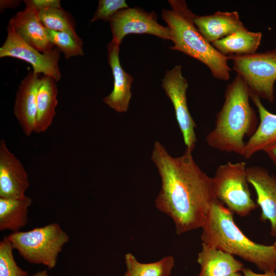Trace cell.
<instances>
[{
  "instance_id": "6da1fadb",
  "label": "cell",
  "mask_w": 276,
  "mask_h": 276,
  "mask_svg": "<svg viewBox=\"0 0 276 276\" xmlns=\"http://www.w3.org/2000/svg\"><path fill=\"white\" fill-rule=\"evenodd\" d=\"M192 153L186 149L182 155L173 157L156 142L151 155L161 179L155 206L172 219L177 235L201 228L217 199L213 178L196 164Z\"/></svg>"
},
{
  "instance_id": "7a4b0ae2",
  "label": "cell",
  "mask_w": 276,
  "mask_h": 276,
  "mask_svg": "<svg viewBox=\"0 0 276 276\" xmlns=\"http://www.w3.org/2000/svg\"><path fill=\"white\" fill-rule=\"evenodd\" d=\"M224 97L215 127L206 136V143L220 151L244 156V138L255 133L258 119L249 102V89L239 75L227 85Z\"/></svg>"
},
{
  "instance_id": "3957f363",
  "label": "cell",
  "mask_w": 276,
  "mask_h": 276,
  "mask_svg": "<svg viewBox=\"0 0 276 276\" xmlns=\"http://www.w3.org/2000/svg\"><path fill=\"white\" fill-rule=\"evenodd\" d=\"M233 213L218 199L202 226V243L253 263L264 272H275L276 247L248 238L234 222Z\"/></svg>"
},
{
  "instance_id": "277c9868",
  "label": "cell",
  "mask_w": 276,
  "mask_h": 276,
  "mask_svg": "<svg viewBox=\"0 0 276 276\" xmlns=\"http://www.w3.org/2000/svg\"><path fill=\"white\" fill-rule=\"evenodd\" d=\"M171 9L162 11L167 24L174 45L171 50L181 52L204 64L216 79L227 81L231 69L229 58L220 53L201 34L194 22L195 16L185 1H168Z\"/></svg>"
},
{
  "instance_id": "5b68a950",
  "label": "cell",
  "mask_w": 276,
  "mask_h": 276,
  "mask_svg": "<svg viewBox=\"0 0 276 276\" xmlns=\"http://www.w3.org/2000/svg\"><path fill=\"white\" fill-rule=\"evenodd\" d=\"M14 249L30 263L55 267L59 254L69 237L58 223H51L27 232H16L8 236Z\"/></svg>"
},
{
  "instance_id": "8992f818",
  "label": "cell",
  "mask_w": 276,
  "mask_h": 276,
  "mask_svg": "<svg viewBox=\"0 0 276 276\" xmlns=\"http://www.w3.org/2000/svg\"><path fill=\"white\" fill-rule=\"evenodd\" d=\"M213 178L217 199L233 213L245 217L257 208L248 188L245 162H228L220 165Z\"/></svg>"
},
{
  "instance_id": "52a82bcc",
  "label": "cell",
  "mask_w": 276,
  "mask_h": 276,
  "mask_svg": "<svg viewBox=\"0 0 276 276\" xmlns=\"http://www.w3.org/2000/svg\"><path fill=\"white\" fill-rule=\"evenodd\" d=\"M233 68L244 80L250 95L273 102L276 81V48L247 55L227 56Z\"/></svg>"
},
{
  "instance_id": "ba28073f",
  "label": "cell",
  "mask_w": 276,
  "mask_h": 276,
  "mask_svg": "<svg viewBox=\"0 0 276 276\" xmlns=\"http://www.w3.org/2000/svg\"><path fill=\"white\" fill-rule=\"evenodd\" d=\"M162 81L163 88L173 106L186 149L193 152L197 142L196 124L189 110L187 98L188 83L182 75L181 66L175 65L167 71Z\"/></svg>"
},
{
  "instance_id": "9c48e42d",
  "label": "cell",
  "mask_w": 276,
  "mask_h": 276,
  "mask_svg": "<svg viewBox=\"0 0 276 276\" xmlns=\"http://www.w3.org/2000/svg\"><path fill=\"white\" fill-rule=\"evenodd\" d=\"M55 48L42 53L25 42L10 26L7 27L6 39L0 48V57H12L30 64L36 73L50 76L56 82L61 77L58 62L60 53Z\"/></svg>"
},
{
  "instance_id": "30bf717a",
  "label": "cell",
  "mask_w": 276,
  "mask_h": 276,
  "mask_svg": "<svg viewBox=\"0 0 276 276\" xmlns=\"http://www.w3.org/2000/svg\"><path fill=\"white\" fill-rule=\"evenodd\" d=\"M154 11L147 12L139 7L120 10L109 20L112 40L122 43L129 34H148L164 40H171L169 28L160 25Z\"/></svg>"
},
{
  "instance_id": "8fae6325",
  "label": "cell",
  "mask_w": 276,
  "mask_h": 276,
  "mask_svg": "<svg viewBox=\"0 0 276 276\" xmlns=\"http://www.w3.org/2000/svg\"><path fill=\"white\" fill-rule=\"evenodd\" d=\"M26 7L9 21L8 26L27 43L42 53L52 51L55 47L49 40L47 28L41 21L38 11L30 0L24 1Z\"/></svg>"
},
{
  "instance_id": "7c38bea8",
  "label": "cell",
  "mask_w": 276,
  "mask_h": 276,
  "mask_svg": "<svg viewBox=\"0 0 276 276\" xmlns=\"http://www.w3.org/2000/svg\"><path fill=\"white\" fill-rule=\"evenodd\" d=\"M29 186L28 176L22 164L0 141V197L20 198L25 196Z\"/></svg>"
},
{
  "instance_id": "4fadbf2b",
  "label": "cell",
  "mask_w": 276,
  "mask_h": 276,
  "mask_svg": "<svg viewBox=\"0 0 276 276\" xmlns=\"http://www.w3.org/2000/svg\"><path fill=\"white\" fill-rule=\"evenodd\" d=\"M247 176L257 194V203L261 209L260 219L268 220L270 234L276 236V177L264 168L252 166L247 167Z\"/></svg>"
},
{
  "instance_id": "5bb4252c",
  "label": "cell",
  "mask_w": 276,
  "mask_h": 276,
  "mask_svg": "<svg viewBox=\"0 0 276 276\" xmlns=\"http://www.w3.org/2000/svg\"><path fill=\"white\" fill-rule=\"evenodd\" d=\"M120 44L112 40L107 44L108 64L113 77V87L103 102L117 112H126L131 98L133 77L122 67L119 59Z\"/></svg>"
},
{
  "instance_id": "9a60e30c",
  "label": "cell",
  "mask_w": 276,
  "mask_h": 276,
  "mask_svg": "<svg viewBox=\"0 0 276 276\" xmlns=\"http://www.w3.org/2000/svg\"><path fill=\"white\" fill-rule=\"evenodd\" d=\"M41 74L28 73L20 83L14 105L13 113L24 133L29 136L34 132L37 113V96Z\"/></svg>"
},
{
  "instance_id": "2e32d148",
  "label": "cell",
  "mask_w": 276,
  "mask_h": 276,
  "mask_svg": "<svg viewBox=\"0 0 276 276\" xmlns=\"http://www.w3.org/2000/svg\"><path fill=\"white\" fill-rule=\"evenodd\" d=\"M194 22L203 36L211 44L245 28L237 11H217L213 14L198 16Z\"/></svg>"
},
{
  "instance_id": "e0dca14e",
  "label": "cell",
  "mask_w": 276,
  "mask_h": 276,
  "mask_svg": "<svg viewBox=\"0 0 276 276\" xmlns=\"http://www.w3.org/2000/svg\"><path fill=\"white\" fill-rule=\"evenodd\" d=\"M201 246L197 259L200 266L198 276H228L244 268L243 264L232 255L204 243Z\"/></svg>"
},
{
  "instance_id": "ac0fdd59",
  "label": "cell",
  "mask_w": 276,
  "mask_h": 276,
  "mask_svg": "<svg viewBox=\"0 0 276 276\" xmlns=\"http://www.w3.org/2000/svg\"><path fill=\"white\" fill-rule=\"evenodd\" d=\"M250 98L258 109L260 121L256 131L246 142L243 156L246 159L276 142V114L269 111L259 97L250 95Z\"/></svg>"
},
{
  "instance_id": "d6986e66",
  "label": "cell",
  "mask_w": 276,
  "mask_h": 276,
  "mask_svg": "<svg viewBox=\"0 0 276 276\" xmlns=\"http://www.w3.org/2000/svg\"><path fill=\"white\" fill-rule=\"evenodd\" d=\"M57 94L56 81L50 76H41L37 96L35 132H43L52 124L56 115Z\"/></svg>"
},
{
  "instance_id": "ffe728a7",
  "label": "cell",
  "mask_w": 276,
  "mask_h": 276,
  "mask_svg": "<svg viewBox=\"0 0 276 276\" xmlns=\"http://www.w3.org/2000/svg\"><path fill=\"white\" fill-rule=\"evenodd\" d=\"M262 37L261 32H251L246 28L212 43L223 55H247L256 53Z\"/></svg>"
},
{
  "instance_id": "44dd1931",
  "label": "cell",
  "mask_w": 276,
  "mask_h": 276,
  "mask_svg": "<svg viewBox=\"0 0 276 276\" xmlns=\"http://www.w3.org/2000/svg\"><path fill=\"white\" fill-rule=\"evenodd\" d=\"M31 203L32 199L27 196L15 199L0 197V230L14 233L25 226Z\"/></svg>"
},
{
  "instance_id": "7402d4cb",
  "label": "cell",
  "mask_w": 276,
  "mask_h": 276,
  "mask_svg": "<svg viewBox=\"0 0 276 276\" xmlns=\"http://www.w3.org/2000/svg\"><path fill=\"white\" fill-rule=\"evenodd\" d=\"M125 276H170L175 265L173 256L165 257L156 262L141 263L131 253L125 255Z\"/></svg>"
},
{
  "instance_id": "603a6c76",
  "label": "cell",
  "mask_w": 276,
  "mask_h": 276,
  "mask_svg": "<svg viewBox=\"0 0 276 276\" xmlns=\"http://www.w3.org/2000/svg\"><path fill=\"white\" fill-rule=\"evenodd\" d=\"M39 17L48 29L70 34L78 42L83 44L78 35L72 16L62 8H51L38 11Z\"/></svg>"
},
{
  "instance_id": "cb8c5ba5",
  "label": "cell",
  "mask_w": 276,
  "mask_h": 276,
  "mask_svg": "<svg viewBox=\"0 0 276 276\" xmlns=\"http://www.w3.org/2000/svg\"><path fill=\"white\" fill-rule=\"evenodd\" d=\"M50 42L62 52L65 58L83 56V44L78 42L70 34L47 29Z\"/></svg>"
},
{
  "instance_id": "d4e9b609",
  "label": "cell",
  "mask_w": 276,
  "mask_h": 276,
  "mask_svg": "<svg viewBox=\"0 0 276 276\" xmlns=\"http://www.w3.org/2000/svg\"><path fill=\"white\" fill-rule=\"evenodd\" d=\"M13 249L8 237L0 242V276H28V272L16 264L13 255Z\"/></svg>"
},
{
  "instance_id": "484cf974",
  "label": "cell",
  "mask_w": 276,
  "mask_h": 276,
  "mask_svg": "<svg viewBox=\"0 0 276 276\" xmlns=\"http://www.w3.org/2000/svg\"><path fill=\"white\" fill-rule=\"evenodd\" d=\"M128 8L124 0H100L90 22L99 20L109 21L120 10Z\"/></svg>"
},
{
  "instance_id": "4316f807",
  "label": "cell",
  "mask_w": 276,
  "mask_h": 276,
  "mask_svg": "<svg viewBox=\"0 0 276 276\" xmlns=\"http://www.w3.org/2000/svg\"><path fill=\"white\" fill-rule=\"evenodd\" d=\"M30 2L37 11L51 8H61L59 0H30Z\"/></svg>"
},
{
  "instance_id": "83f0119b",
  "label": "cell",
  "mask_w": 276,
  "mask_h": 276,
  "mask_svg": "<svg viewBox=\"0 0 276 276\" xmlns=\"http://www.w3.org/2000/svg\"><path fill=\"white\" fill-rule=\"evenodd\" d=\"M20 1L16 0H1L0 10L1 11L8 8H15L20 4Z\"/></svg>"
},
{
  "instance_id": "f1b7e54d",
  "label": "cell",
  "mask_w": 276,
  "mask_h": 276,
  "mask_svg": "<svg viewBox=\"0 0 276 276\" xmlns=\"http://www.w3.org/2000/svg\"><path fill=\"white\" fill-rule=\"evenodd\" d=\"M263 151L272 162L276 165V142L265 148Z\"/></svg>"
},
{
  "instance_id": "f546056e",
  "label": "cell",
  "mask_w": 276,
  "mask_h": 276,
  "mask_svg": "<svg viewBox=\"0 0 276 276\" xmlns=\"http://www.w3.org/2000/svg\"><path fill=\"white\" fill-rule=\"evenodd\" d=\"M243 276H276L275 272H264L257 273L249 268H244L242 270Z\"/></svg>"
},
{
  "instance_id": "4dcf8cb0",
  "label": "cell",
  "mask_w": 276,
  "mask_h": 276,
  "mask_svg": "<svg viewBox=\"0 0 276 276\" xmlns=\"http://www.w3.org/2000/svg\"><path fill=\"white\" fill-rule=\"evenodd\" d=\"M32 276H49V275L46 270H43L36 273Z\"/></svg>"
},
{
  "instance_id": "1f68e13d",
  "label": "cell",
  "mask_w": 276,
  "mask_h": 276,
  "mask_svg": "<svg viewBox=\"0 0 276 276\" xmlns=\"http://www.w3.org/2000/svg\"><path fill=\"white\" fill-rule=\"evenodd\" d=\"M228 276H243V274L239 272H237V273L232 274L229 275H228Z\"/></svg>"
},
{
  "instance_id": "d6a6232c",
  "label": "cell",
  "mask_w": 276,
  "mask_h": 276,
  "mask_svg": "<svg viewBox=\"0 0 276 276\" xmlns=\"http://www.w3.org/2000/svg\"><path fill=\"white\" fill-rule=\"evenodd\" d=\"M274 245L276 247V241L274 242Z\"/></svg>"
}]
</instances>
